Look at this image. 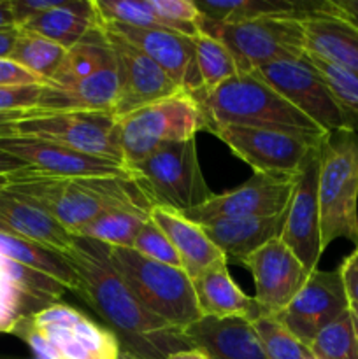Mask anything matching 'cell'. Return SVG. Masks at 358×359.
Here are the masks:
<instances>
[{"instance_id": "obj_1", "label": "cell", "mask_w": 358, "mask_h": 359, "mask_svg": "<svg viewBox=\"0 0 358 359\" xmlns=\"http://www.w3.org/2000/svg\"><path fill=\"white\" fill-rule=\"evenodd\" d=\"M65 255L83 284L79 298L118 339L121 353L135 359H165L193 349L185 330L157 318L137 300L112 265L109 245L74 235Z\"/></svg>"}, {"instance_id": "obj_2", "label": "cell", "mask_w": 358, "mask_h": 359, "mask_svg": "<svg viewBox=\"0 0 358 359\" xmlns=\"http://www.w3.org/2000/svg\"><path fill=\"white\" fill-rule=\"evenodd\" d=\"M7 191L41 207L63 228L76 233L97 216L116 207L151 209L130 175L107 177H58L34 168L14 172Z\"/></svg>"}, {"instance_id": "obj_3", "label": "cell", "mask_w": 358, "mask_h": 359, "mask_svg": "<svg viewBox=\"0 0 358 359\" xmlns=\"http://www.w3.org/2000/svg\"><path fill=\"white\" fill-rule=\"evenodd\" d=\"M206 118V132L218 126H249L290 133L321 146L329 133L295 109L255 72L237 74L209 91L192 93Z\"/></svg>"}, {"instance_id": "obj_4", "label": "cell", "mask_w": 358, "mask_h": 359, "mask_svg": "<svg viewBox=\"0 0 358 359\" xmlns=\"http://www.w3.org/2000/svg\"><path fill=\"white\" fill-rule=\"evenodd\" d=\"M321 248L344 238L358 248V132H332L319 146Z\"/></svg>"}, {"instance_id": "obj_5", "label": "cell", "mask_w": 358, "mask_h": 359, "mask_svg": "<svg viewBox=\"0 0 358 359\" xmlns=\"http://www.w3.org/2000/svg\"><path fill=\"white\" fill-rule=\"evenodd\" d=\"M11 335L46 359H119L118 339L105 326L63 302L23 319Z\"/></svg>"}, {"instance_id": "obj_6", "label": "cell", "mask_w": 358, "mask_h": 359, "mask_svg": "<svg viewBox=\"0 0 358 359\" xmlns=\"http://www.w3.org/2000/svg\"><path fill=\"white\" fill-rule=\"evenodd\" d=\"M125 170L151 207L186 214L214 196L200 168L195 137L165 144Z\"/></svg>"}, {"instance_id": "obj_7", "label": "cell", "mask_w": 358, "mask_h": 359, "mask_svg": "<svg viewBox=\"0 0 358 359\" xmlns=\"http://www.w3.org/2000/svg\"><path fill=\"white\" fill-rule=\"evenodd\" d=\"M109 258L151 314L179 330L202 318L192 279L183 269L154 262L132 248H109Z\"/></svg>"}, {"instance_id": "obj_8", "label": "cell", "mask_w": 358, "mask_h": 359, "mask_svg": "<svg viewBox=\"0 0 358 359\" xmlns=\"http://www.w3.org/2000/svg\"><path fill=\"white\" fill-rule=\"evenodd\" d=\"M197 132H206V118L188 91L128 112L118 118L123 167L139 163L165 144L193 139Z\"/></svg>"}, {"instance_id": "obj_9", "label": "cell", "mask_w": 358, "mask_h": 359, "mask_svg": "<svg viewBox=\"0 0 358 359\" xmlns=\"http://www.w3.org/2000/svg\"><path fill=\"white\" fill-rule=\"evenodd\" d=\"M200 32L218 39L230 51L239 74L279 60L305 56V34L298 14H270L239 23L218 25L202 18Z\"/></svg>"}, {"instance_id": "obj_10", "label": "cell", "mask_w": 358, "mask_h": 359, "mask_svg": "<svg viewBox=\"0 0 358 359\" xmlns=\"http://www.w3.org/2000/svg\"><path fill=\"white\" fill-rule=\"evenodd\" d=\"M253 72L323 132H358V118L340 105L307 53L302 58L267 63Z\"/></svg>"}, {"instance_id": "obj_11", "label": "cell", "mask_w": 358, "mask_h": 359, "mask_svg": "<svg viewBox=\"0 0 358 359\" xmlns=\"http://www.w3.org/2000/svg\"><path fill=\"white\" fill-rule=\"evenodd\" d=\"M16 135L53 140L79 153L123 163L118 118L111 112L39 111L18 123Z\"/></svg>"}, {"instance_id": "obj_12", "label": "cell", "mask_w": 358, "mask_h": 359, "mask_svg": "<svg viewBox=\"0 0 358 359\" xmlns=\"http://www.w3.org/2000/svg\"><path fill=\"white\" fill-rule=\"evenodd\" d=\"M297 174H269L255 172L244 184L234 189L214 193L197 209L185 216L197 224H206L221 217H265L286 210Z\"/></svg>"}, {"instance_id": "obj_13", "label": "cell", "mask_w": 358, "mask_h": 359, "mask_svg": "<svg viewBox=\"0 0 358 359\" xmlns=\"http://www.w3.org/2000/svg\"><path fill=\"white\" fill-rule=\"evenodd\" d=\"M213 135L253 170L269 174H298L311 151L319 147L290 133L249 126H218Z\"/></svg>"}, {"instance_id": "obj_14", "label": "cell", "mask_w": 358, "mask_h": 359, "mask_svg": "<svg viewBox=\"0 0 358 359\" xmlns=\"http://www.w3.org/2000/svg\"><path fill=\"white\" fill-rule=\"evenodd\" d=\"M319 147L311 151L295 179L291 198L286 207L281 241L291 249L302 265L314 272L323 255L318 202Z\"/></svg>"}, {"instance_id": "obj_15", "label": "cell", "mask_w": 358, "mask_h": 359, "mask_svg": "<svg viewBox=\"0 0 358 359\" xmlns=\"http://www.w3.org/2000/svg\"><path fill=\"white\" fill-rule=\"evenodd\" d=\"M350 309L339 269H316L283 312L276 316L304 346Z\"/></svg>"}, {"instance_id": "obj_16", "label": "cell", "mask_w": 358, "mask_h": 359, "mask_svg": "<svg viewBox=\"0 0 358 359\" xmlns=\"http://www.w3.org/2000/svg\"><path fill=\"white\" fill-rule=\"evenodd\" d=\"M255 280V302L262 316H277L288 307L311 276L281 238H272L242 262Z\"/></svg>"}, {"instance_id": "obj_17", "label": "cell", "mask_w": 358, "mask_h": 359, "mask_svg": "<svg viewBox=\"0 0 358 359\" xmlns=\"http://www.w3.org/2000/svg\"><path fill=\"white\" fill-rule=\"evenodd\" d=\"M102 28L114 53L116 69H118L119 90L114 107L116 118L146 107L153 102L172 97L179 91H185L140 49L130 44L121 35L105 28L104 25Z\"/></svg>"}, {"instance_id": "obj_18", "label": "cell", "mask_w": 358, "mask_h": 359, "mask_svg": "<svg viewBox=\"0 0 358 359\" xmlns=\"http://www.w3.org/2000/svg\"><path fill=\"white\" fill-rule=\"evenodd\" d=\"M65 286L46 273L0 255V333L62 302Z\"/></svg>"}, {"instance_id": "obj_19", "label": "cell", "mask_w": 358, "mask_h": 359, "mask_svg": "<svg viewBox=\"0 0 358 359\" xmlns=\"http://www.w3.org/2000/svg\"><path fill=\"white\" fill-rule=\"evenodd\" d=\"M0 151L20 158L35 172L58 177H107L126 175L121 161L91 156L76 149L35 137H0Z\"/></svg>"}, {"instance_id": "obj_20", "label": "cell", "mask_w": 358, "mask_h": 359, "mask_svg": "<svg viewBox=\"0 0 358 359\" xmlns=\"http://www.w3.org/2000/svg\"><path fill=\"white\" fill-rule=\"evenodd\" d=\"M102 25L140 49L179 88L188 93L202 90L193 37L178 32L150 30V28H137L130 25L112 23V21H102Z\"/></svg>"}, {"instance_id": "obj_21", "label": "cell", "mask_w": 358, "mask_h": 359, "mask_svg": "<svg viewBox=\"0 0 358 359\" xmlns=\"http://www.w3.org/2000/svg\"><path fill=\"white\" fill-rule=\"evenodd\" d=\"M305 53L358 74V28L340 16L332 0L300 14Z\"/></svg>"}, {"instance_id": "obj_22", "label": "cell", "mask_w": 358, "mask_h": 359, "mask_svg": "<svg viewBox=\"0 0 358 359\" xmlns=\"http://www.w3.org/2000/svg\"><path fill=\"white\" fill-rule=\"evenodd\" d=\"M193 347L211 359H269L249 321L239 318H202L185 328Z\"/></svg>"}, {"instance_id": "obj_23", "label": "cell", "mask_w": 358, "mask_h": 359, "mask_svg": "<svg viewBox=\"0 0 358 359\" xmlns=\"http://www.w3.org/2000/svg\"><path fill=\"white\" fill-rule=\"evenodd\" d=\"M192 284L200 314L206 318H239L253 323L262 316L255 298L248 297L232 279L225 258L207 266Z\"/></svg>"}, {"instance_id": "obj_24", "label": "cell", "mask_w": 358, "mask_h": 359, "mask_svg": "<svg viewBox=\"0 0 358 359\" xmlns=\"http://www.w3.org/2000/svg\"><path fill=\"white\" fill-rule=\"evenodd\" d=\"M119 79L116 65L72 84H49L42 88L39 111H90L114 114Z\"/></svg>"}, {"instance_id": "obj_25", "label": "cell", "mask_w": 358, "mask_h": 359, "mask_svg": "<svg viewBox=\"0 0 358 359\" xmlns=\"http://www.w3.org/2000/svg\"><path fill=\"white\" fill-rule=\"evenodd\" d=\"M286 210L265 217H221L200 224L209 241L232 262L241 263L272 238L281 237Z\"/></svg>"}, {"instance_id": "obj_26", "label": "cell", "mask_w": 358, "mask_h": 359, "mask_svg": "<svg viewBox=\"0 0 358 359\" xmlns=\"http://www.w3.org/2000/svg\"><path fill=\"white\" fill-rule=\"evenodd\" d=\"M150 219L174 245L183 270L190 279H195L207 266L225 258L223 252L209 241L204 228L195 221L188 219L185 214L167 207H151Z\"/></svg>"}, {"instance_id": "obj_27", "label": "cell", "mask_w": 358, "mask_h": 359, "mask_svg": "<svg viewBox=\"0 0 358 359\" xmlns=\"http://www.w3.org/2000/svg\"><path fill=\"white\" fill-rule=\"evenodd\" d=\"M0 233L27 238L60 252H65L74 241V235L46 210L7 189L0 193Z\"/></svg>"}, {"instance_id": "obj_28", "label": "cell", "mask_w": 358, "mask_h": 359, "mask_svg": "<svg viewBox=\"0 0 358 359\" xmlns=\"http://www.w3.org/2000/svg\"><path fill=\"white\" fill-rule=\"evenodd\" d=\"M98 23L100 16L93 0H62L56 7L32 18L18 28L42 35L70 49Z\"/></svg>"}, {"instance_id": "obj_29", "label": "cell", "mask_w": 358, "mask_h": 359, "mask_svg": "<svg viewBox=\"0 0 358 359\" xmlns=\"http://www.w3.org/2000/svg\"><path fill=\"white\" fill-rule=\"evenodd\" d=\"M0 255L14 259L21 265L28 266V269L53 277L62 286H65L67 291H72L76 297H79L81 291H83L79 273H77L72 262L67 258L65 252L46 248V245L27 241V238L0 233Z\"/></svg>"}, {"instance_id": "obj_30", "label": "cell", "mask_w": 358, "mask_h": 359, "mask_svg": "<svg viewBox=\"0 0 358 359\" xmlns=\"http://www.w3.org/2000/svg\"><path fill=\"white\" fill-rule=\"evenodd\" d=\"M112 65H116L114 53H112L111 44H109L107 37H105L100 20V23L95 25L76 46L67 49V55L63 58L62 65L58 67L55 76L48 83L58 84V86L72 84Z\"/></svg>"}, {"instance_id": "obj_31", "label": "cell", "mask_w": 358, "mask_h": 359, "mask_svg": "<svg viewBox=\"0 0 358 359\" xmlns=\"http://www.w3.org/2000/svg\"><path fill=\"white\" fill-rule=\"evenodd\" d=\"M206 21L218 25L239 23L270 14H304L321 2H291V0H193Z\"/></svg>"}, {"instance_id": "obj_32", "label": "cell", "mask_w": 358, "mask_h": 359, "mask_svg": "<svg viewBox=\"0 0 358 359\" xmlns=\"http://www.w3.org/2000/svg\"><path fill=\"white\" fill-rule=\"evenodd\" d=\"M150 210L144 207H116L84 224L74 235L102 242L109 248H132L133 238L150 221Z\"/></svg>"}, {"instance_id": "obj_33", "label": "cell", "mask_w": 358, "mask_h": 359, "mask_svg": "<svg viewBox=\"0 0 358 359\" xmlns=\"http://www.w3.org/2000/svg\"><path fill=\"white\" fill-rule=\"evenodd\" d=\"M67 49L42 35L18 28V39L9 60L37 76L42 83L51 81L58 67L62 65Z\"/></svg>"}, {"instance_id": "obj_34", "label": "cell", "mask_w": 358, "mask_h": 359, "mask_svg": "<svg viewBox=\"0 0 358 359\" xmlns=\"http://www.w3.org/2000/svg\"><path fill=\"white\" fill-rule=\"evenodd\" d=\"M193 41H195L197 67H199L204 91L213 90L230 77L237 76L239 69L234 56L218 39L199 32Z\"/></svg>"}, {"instance_id": "obj_35", "label": "cell", "mask_w": 358, "mask_h": 359, "mask_svg": "<svg viewBox=\"0 0 358 359\" xmlns=\"http://www.w3.org/2000/svg\"><path fill=\"white\" fill-rule=\"evenodd\" d=\"M251 325L269 359H314L309 347L304 346L276 316H260Z\"/></svg>"}, {"instance_id": "obj_36", "label": "cell", "mask_w": 358, "mask_h": 359, "mask_svg": "<svg viewBox=\"0 0 358 359\" xmlns=\"http://www.w3.org/2000/svg\"><path fill=\"white\" fill-rule=\"evenodd\" d=\"M314 359H358V340L354 337L350 312L323 328L309 346Z\"/></svg>"}, {"instance_id": "obj_37", "label": "cell", "mask_w": 358, "mask_h": 359, "mask_svg": "<svg viewBox=\"0 0 358 359\" xmlns=\"http://www.w3.org/2000/svg\"><path fill=\"white\" fill-rule=\"evenodd\" d=\"M307 56L312 65L325 77L326 84L330 86L332 93L336 95L337 100L340 102V105L347 112H351L354 118H358V74L340 69V67L325 62V60L318 58L314 55H309V53Z\"/></svg>"}, {"instance_id": "obj_38", "label": "cell", "mask_w": 358, "mask_h": 359, "mask_svg": "<svg viewBox=\"0 0 358 359\" xmlns=\"http://www.w3.org/2000/svg\"><path fill=\"white\" fill-rule=\"evenodd\" d=\"M132 249H135L139 255L146 256V258L154 259V262L183 269L181 259H179L178 252H175L174 245L171 244V241L165 237L164 231H161L151 219L147 221V223L140 228L139 233L135 235Z\"/></svg>"}, {"instance_id": "obj_39", "label": "cell", "mask_w": 358, "mask_h": 359, "mask_svg": "<svg viewBox=\"0 0 358 359\" xmlns=\"http://www.w3.org/2000/svg\"><path fill=\"white\" fill-rule=\"evenodd\" d=\"M44 84H18L0 88V112L39 111Z\"/></svg>"}, {"instance_id": "obj_40", "label": "cell", "mask_w": 358, "mask_h": 359, "mask_svg": "<svg viewBox=\"0 0 358 359\" xmlns=\"http://www.w3.org/2000/svg\"><path fill=\"white\" fill-rule=\"evenodd\" d=\"M9 2L16 27H21L27 21H30L32 18L56 7L62 0H9Z\"/></svg>"}, {"instance_id": "obj_41", "label": "cell", "mask_w": 358, "mask_h": 359, "mask_svg": "<svg viewBox=\"0 0 358 359\" xmlns=\"http://www.w3.org/2000/svg\"><path fill=\"white\" fill-rule=\"evenodd\" d=\"M18 84H44L37 76L28 72L9 58H0V88L18 86Z\"/></svg>"}, {"instance_id": "obj_42", "label": "cell", "mask_w": 358, "mask_h": 359, "mask_svg": "<svg viewBox=\"0 0 358 359\" xmlns=\"http://www.w3.org/2000/svg\"><path fill=\"white\" fill-rule=\"evenodd\" d=\"M339 272L347 300L350 304H358V248H354V251L343 259Z\"/></svg>"}, {"instance_id": "obj_43", "label": "cell", "mask_w": 358, "mask_h": 359, "mask_svg": "<svg viewBox=\"0 0 358 359\" xmlns=\"http://www.w3.org/2000/svg\"><path fill=\"white\" fill-rule=\"evenodd\" d=\"M39 114L35 112H0V137L16 135V125L23 119Z\"/></svg>"}, {"instance_id": "obj_44", "label": "cell", "mask_w": 358, "mask_h": 359, "mask_svg": "<svg viewBox=\"0 0 358 359\" xmlns=\"http://www.w3.org/2000/svg\"><path fill=\"white\" fill-rule=\"evenodd\" d=\"M332 4L340 16L358 28V0H332Z\"/></svg>"}, {"instance_id": "obj_45", "label": "cell", "mask_w": 358, "mask_h": 359, "mask_svg": "<svg viewBox=\"0 0 358 359\" xmlns=\"http://www.w3.org/2000/svg\"><path fill=\"white\" fill-rule=\"evenodd\" d=\"M25 168H30V167H28L23 160L6 153V151H0V175L14 174V172L25 170Z\"/></svg>"}, {"instance_id": "obj_46", "label": "cell", "mask_w": 358, "mask_h": 359, "mask_svg": "<svg viewBox=\"0 0 358 359\" xmlns=\"http://www.w3.org/2000/svg\"><path fill=\"white\" fill-rule=\"evenodd\" d=\"M18 39V28L0 32V58H9Z\"/></svg>"}, {"instance_id": "obj_47", "label": "cell", "mask_w": 358, "mask_h": 359, "mask_svg": "<svg viewBox=\"0 0 358 359\" xmlns=\"http://www.w3.org/2000/svg\"><path fill=\"white\" fill-rule=\"evenodd\" d=\"M9 28H18L13 11H11V2L9 0H0V32L9 30Z\"/></svg>"}, {"instance_id": "obj_48", "label": "cell", "mask_w": 358, "mask_h": 359, "mask_svg": "<svg viewBox=\"0 0 358 359\" xmlns=\"http://www.w3.org/2000/svg\"><path fill=\"white\" fill-rule=\"evenodd\" d=\"M165 359H211V358L206 351L199 349V347H193V349L179 351V353L171 354V356H167Z\"/></svg>"}, {"instance_id": "obj_49", "label": "cell", "mask_w": 358, "mask_h": 359, "mask_svg": "<svg viewBox=\"0 0 358 359\" xmlns=\"http://www.w3.org/2000/svg\"><path fill=\"white\" fill-rule=\"evenodd\" d=\"M347 312H350L351 325H353V330H354V337H357L358 340V304H350Z\"/></svg>"}, {"instance_id": "obj_50", "label": "cell", "mask_w": 358, "mask_h": 359, "mask_svg": "<svg viewBox=\"0 0 358 359\" xmlns=\"http://www.w3.org/2000/svg\"><path fill=\"white\" fill-rule=\"evenodd\" d=\"M13 175L14 174H2L0 175V193L6 191L11 184H13Z\"/></svg>"}, {"instance_id": "obj_51", "label": "cell", "mask_w": 358, "mask_h": 359, "mask_svg": "<svg viewBox=\"0 0 358 359\" xmlns=\"http://www.w3.org/2000/svg\"><path fill=\"white\" fill-rule=\"evenodd\" d=\"M119 359H135V358H132L130 354H126V353H121L119 354Z\"/></svg>"}]
</instances>
